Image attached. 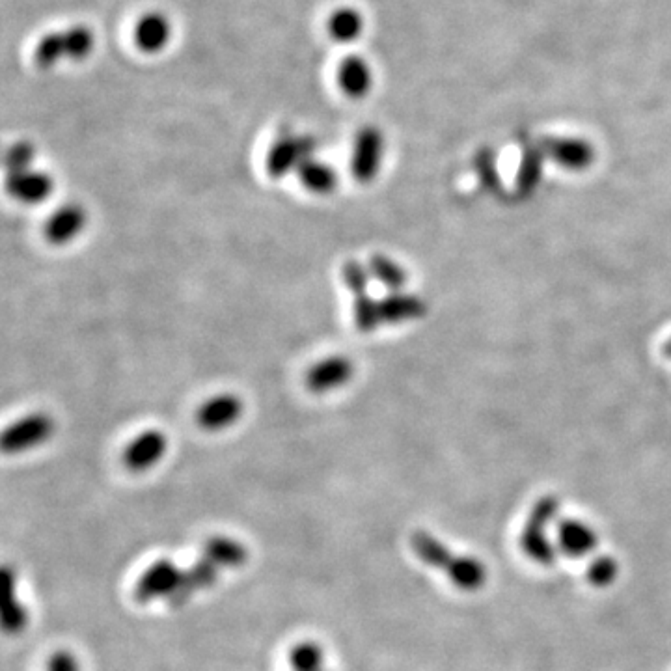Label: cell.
<instances>
[{"instance_id":"cell-11","label":"cell","mask_w":671,"mask_h":671,"mask_svg":"<svg viewBox=\"0 0 671 671\" xmlns=\"http://www.w3.org/2000/svg\"><path fill=\"white\" fill-rule=\"evenodd\" d=\"M243 414V401L235 394H219L198 409L196 420L206 431H220L235 424Z\"/></svg>"},{"instance_id":"cell-21","label":"cell","mask_w":671,"mask_h":671,"mask_svg":"<svg viewBox=\"0 0 671 671\" xmlns=\"http://www.w3.org/2000/svg\"><path fill=\"white\" fill-rule=\"evenodd\" d=\"M545 166V153L541 148H526L521 157V165L517 170L515 187L521 196H528L537 189Z\"/></svg>"},{"instance_id":"cell-17","label":"cell","mask_w":671,"mask_h":671,"mask_svg":"<svg viewBox=\"0 0 671 671\" xmlns=\"http://www.w3.org/2000/svg\"><path fill=\"white\" fill-rule=\"evenodd\" d=\"M338 84L345 96L353 99L368 96L373 84L370 64L362 56L351 55L343 58L338 68Z\"/></svg>"},{"instance_id":"cell-34","label":"cell","mask_w":671,"mask_h":671,"mask_svg":"<svg viewBox=\"0 0 671 671\" xmlns=\"http://www.w3.org/2000/svg\"><path fill=\"white\" fill-rule=\"evenodd\" d=\"M319 671H325V670H319Z\"/></svg>"},{"instance_id":"cell-7","label":"cell","mask_w":671,"mask_h":671,"mask_svg":"<svg viewBox=\"0 0 671 671\" xmlns=\"http://www.w3.org/2000/svg\"><path fill=\"white\" fill-rule=\"evenodd\" d=\"M183 571L178 565L170 560H161L151 565L150 569L140 576L137 588H135V599L138 603H150L155 599H170L181 584Z\"/></svg>"},{"instance_id":"cell-31","label":"cell","mask_w":671,"mask_h":671,"mask_svg":"<svg viewBox=\"0 0 671 671\" xmlns=\"http://www.w3.org/2000/svg\"><path fill=\"white\" fill-rule=\"evenodd\" d=\"M476 172L480 176L481 185L485 189H498L500 187V176L494 165V155L489 150H481L476 155Z\"/></svg>"},{"instance_id":"cell-10","label":"cell","mask_w":671,"mask_h":671,"mask_svg":"<svg viewBox=\"0 0 671 671\" xmlns=\"http://www.w3.org/2000/svg\"><path fill=\"white\" fill-rule=\"evenodd\" d=\"M166 437L159 429H148L125 448L124 463L133 472H144L157 465L166 453Z\"/></svg>"},{"instance_id":"cell-24","label":"cell","mask_w":671,"mask_h":671,"mask_svg":"<svg viewBox=\"0 0 671 671\" xmlns=\"http://www.w3.org/2000/svg\"><path fill=\"white\" fill-rule=\"evenodd\" d=\"M62 58H68L64 32H53V34L43 36L34 51V62L40 68L47 69L53 68Z\"/></svg>"},{"instance_id":"cell-15","label":"cell","mask_w":671,"mask_h":671,"mask_svg":"<svg viewBox=\"0 0 671 671\" xmlns=\"http://www.w3.org/2000/svg\"><path fill=\"white\" fill-rule=\"evenodd\" d=\"M220 567L215 563L209 562L207 558H200L198 562L191 565L187 571H183V578L181 584L176 589V593L168 599L174 606H181L191 599L192 595H196L202 589L211 588L217 578H219Z\"/></svg>"},{"instance_id":"cell-18","label":"cell","mask_w":671,"mask_h":671,"mask_svg":"<svg viewBox=\"0 0 671 671\" xmlns=\"http://www.w3.org/2000/svg\"><path fill=\"white\" fill-rule=\"evenodd\" d=\"M25 606L17 595V576L12 567L2 569V625L8 632H21L27 625Z\"/></svg>"},{"instance_id":"cell-32","label":"cell","mask_w":671,"mask_h":671,"mask_svg":"<svg viewBox=\"0 0 671 671\" xmlns=\"http://www.w3.org/2000/svg\"><path fill=\"white\" fill-rule=\"evenodd\" d=\"M47 671H81V666H79V660L69 651H58L49 660Z\"/></svg>"},{"instance_id":"cell-20","label":"cell","mask_w":671,"mask_h":671,"mask_svg":"<svg viewBox=\"0 0 671 671\" xmlns=\"http://www.w3.org/2000/svg\"><path fill=\"white\" fill-rule=\"evenodd\" d=\"M327 28L332 40L340 43L355 42L364 30V19L355 8L343 6L332 12Z\"/></svg>"},{"instance_id":"cell-33","label":"cell","mask_w":671,"mask_h":671,"mask_svg":"<svg viewBox=\"0 0 671 671\" xmlns=\"http://www.w3.org/2000/svg\"><path fill=\"white\" fill-rule=\"evenodd\" d=\"M664 355H666L668 358H671V338L668 340V342L664 343Z\"/></svg>"},{"instance_id":"cell-23","label":"cell","mask_w":671,"mask_h":671,"mask_svg":"<svg viewBox=\"0 0 671 671\" xmlns=\"http://www.w3.org/2000/svg\"><path fill=\"white\" fill-rule=\"evenodd\" d=\"M368 269H370L371 276L390 291H403L407 284L405 269L399 265L398 261L384 254H373L368 263Z\"/></svg>"},{"instance_id":"cell-8","label":"cell","mask_w":671,"mask_h":671,"mask_svg":"<svg viewBox=\"0 0 671 671\" xmlns=\"http://www.w3.org/2000/svg\"><path fill=\"white\" fill-rule=\"evenodd\" d=\"M556 547L569 558H586L599 547L595 528L580 519H562L556 524Z\"/></svg>"},{"instance_id":"cell-13","label":"cell","mask_w":671,"mask_h":671,"mask_svg":"<svg viewBox=\"0 0 671 671\" xmlns=\"http://www.w3.org/2000/svg\"><path fill=\"white\" fill-rule=\"evenodd\" d=\"M86 224V213L77 204L58 207L45 224V237L51 245H68Z\"/></svg>"},{"instance_id":"cell-14","label":"cell","mask_w":671,"mask_h":671,"mask_svg":"<svg viewBox=\"0 0 671 671\" xmlns=\"http://www.w3.org/2000/svg\"><path fill=\"white\" fill-rule=\"evenodd\" d=\"M381 304V317L383 323L398 325L424 317L427 312V304L422 297L407 293V291H390Z\"/></svg>"},{"instance_id":"cell-9","label":"cell","mask_w":671,"mask_h":671,"mask_svg":"<svg viewBox=\"0 0 671 671\" xmlns=\"http://www.w3.org/2000/svg\"><path fill=\"white\" fill-rule=\"evenodd\" d=\"M355 366L349 358L329 357L317 362L306 373V386L314 394L336 390L353 379Z\"/></svg>"},{"instance_id":"cell-25","label":"cell","mask_w":671,"mask_h":671,"mask_svg":"<svg viewBox=\"0 0 671 671\" xmlns=\"http://www.w3.org/2000/svg\"><path fill=\"white\" fill-rule=\"evenodd\" d=\"M353 319L360 332H373L383 323L381 304L371 299L368 293L358 295L353 302Z\"/></svg>"},{"instance_id":"cell-2","label":"cell","mask_w":671,"mask_h":671,"mask_svg":"<svg viewBox=\"0 0 671 671\" xmlns=\"http://www.w3.org/2000/svg\"><path fill=\"white\" fill-rule=\"evenodd\" d=\"M560 513V502L556 496H545L535 502L532 513L526 519V526L521 534L522 552L541 565H550L560 554L556 547V539L548 535V528L556 522Z\"/></svg>"},{"instance_id":"cell-5","label":"cell","mask_w":671,"mask_h":671,"mask_svg":"<svg viewBox=\"0 0 671 671\" xmlns=\"http://www.w3.org/2000/svg\"><path fill=\"white\" fill-rule=\"evenodd\" d=\"M384 155V137L381 129L368 125L358 131L351 157V172L358 183H371L377 178Z\"/></svg>"},{"instance_id":"cell-30","label":"cell","mask_w":671,"mask_h":671,"mask_svg":"<svg viewBox=\"0 0 671 671\" xmlns=\"http://www.w3.org/2000/svg\"><path fill=\"white\" fill-rule=\"evenodd\" d=\"M34 157H36V150L30 142H17L14 144L10 150L6 151V157H4V163H6V168L10 174L14 172H23V170H30L32 168V163H34Z\"/></svg>"},{"instance_id":"cell-29","label":"cell","mask_w":671,"mask_h":671,"mask_svg":"<svg viewBox=\"0 0 671 671\" xmlns=\"http://www.w3.org/2000/svg\"><path fill=\"white\" fill-rule=\"evenodd\" d=\"M370 276V269L355 260L347 261L342 267L343 284L355 297L368 291Z\"/></svg>"},{"instance_id":"cell-6","label":"cell","mask_w":671,"mask_h":671,"mask_svg":"<svg viewBox=\"0 0 671 671\" xmlns=\"http://www.w3.org/2000/svg\"><path fill=\"white\" fill-rule=\"evenodd\" d=\"M545 157L552 159L563 170L582 172L595 161V148L584 138L548 137L539 146Z\"/></svg>"},{"instance_id":"cell-4","label":"cell","mask_w":671,"mask_h":671,"mask_svg":"<svg viewBox=\"0 0 671 671\" xmlns=\"http://www.w3.org/2000/svg\"><path fill=\"white\" fill-rule=\"evenodd\" d=\"M55 422L45 412H32L2 433V450L6 453H23L51 439Z\"/></svg>"},{"instance_id":"cell-3","label":"cell","mask_w":671,"mask_h":671,"mask_svg":"<svg viewBox=\"0 0 671 671\" xmlns=\"http://www.w3.org/2000/svg\"><path fill=\"white\" fill-rule=\"evenodd\" d=\"M317 142L308 135H280L274 140L271 150L265 159V168L271 178L278 179L288 176L291 170H299V166L314 159Z\"/></svg>"},{"instance_id":"cell-16","label":"cell","mask_w":671,"mask_h":671,"mask_svg":"<svg viewBox=\"0 0 671 671\" xmlns=\"http://www.w3.org/2000/svg\"><path fill=\"white\" fill-rule=\"evenodd\" d=\"M170 36L172 27L165 15L151 12L138 19L135 27V43L140 51L148 55L161 53L170 42Z\"/></svg>"},{"instance_id":"cell-1","label":"cell","mask_w":671,"mask_h":671,"mask_svg":"<svg viewBox=\"0 0 671 671\" xmlns=\"http://www.w3.org/2000/svg\"><path fill=\"white\" fill-rule=\"evenodd\" d=\"M411 547L422 562L448 576L455 588L480 591L489 580V569L485 563L474 556L455 554L435 535L418 530L412 534Z\"/></svg>"},{"instance_id":"cell-27","label":"cell","mask_w":671,"mask_h":671,"mask_svg":"<svg viewBox=\"0 0 671 671\" xmlns=\"http://www.w3.org/2000/svg\"><path fill=\"white\" fill-rule=\"evenodd\" d=\"M289 664L293 671L323 670V649L314 642L299 644L291 651Z\"/></svg>"},{"instance_id":"cell-19","label":"cell","mask_w":671,"mask_h":671,"mask_svg":"<svg viewBox=\"0 0 671 671\" xmlns=\"http://www.w3.org/2000/svg\"><path fill=\"white\" fill-rule=\"evenodd\" d=\"M202 556L209 562L215 563L217 567H239L247 562V548L243 547L239 541L230 539V537H211L204 547Z\"/></svg>"},{"instance_id":"cell-22","label":"cell","mask_w":671,"mask_h":671,"mask_svg":"<svg viewBox=\"0 0 671 671\" xmlns=\"http://www.w3.org/2000/svg\"><path fill=\"white\" fill-rule=\"evenodd\" d=\"M299 179L302 185L314 194H329L338 185V176L334 168L325 165L323 161H317L315 157L299 166Z\"/></svg>"},{"instance_id":"cell-28","label":"cell","mask_w":671,"mask_h":671,"mask_svg":"<svg viewBox=\"0 0 671 671\" xmlns=\"http://www.w3.org/2000/svg\"><path fill=\"white\" fill-rule=\"evenodd\" d=\"M66 36V49L68 58L71 60H83L94 51V32L86 27H73L64 32Z\"/></svg>"},{"instance_id":"cell-12","label":"cell","mask_w":671,"mask_h":671,"mask_svg":"<svg viewBox=\"0 0 671 671\" xmlns=\"http://www.w3.org/2000/svg\"><path fill=\"white\" fill-rule=\"evenodd\" d=\"M8 192L14 196L15 200L23 204H40L47 200L53 192V178L47 172L40 170H23V172H14L8 174Z\"/></svg>"},{"instance_id":"cell-26","label":"cell","mask_w":671,"mask_h":671,"mask_svg":"<svg viewBox=\"0 0 671 671\" xmlns=\"http://www.w3.org/2000/svg\"><path fill=\"white\" fill-rule=\"evenodd\" d=\"M619 575V563L614 556H597L588 567V580L595 588H608L616 582Z\"/></svg>"}]
</instances>
